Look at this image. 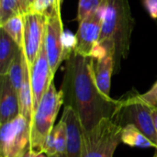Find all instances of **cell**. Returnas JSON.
Listing matches in <instances>:
<instances>
[{
    "label": "cell",
    "mask_w": 157,
    "mask_h": 157,
    "mask_svg": "<svg viewBox=\"0 0 157 157\" xmlns=\"http://www.w3.org/2000/svg\"><path fill=\"white\" fill-rule=\"evenodd\" d=\"M113 121L121 127L127 124L134 125L157 146L154 109L144 102L140 95H132L121 99Z\"/></svg>",
    "instance_id": "5b68a950"
},
{
    "label": "cell",
    "mask_w": 157,
    "mask_h": 157,
    "mask_svg": "<svg viewBox=\"0 0 157 157\" xmlns=\"http://www.w3.org/2000/svg\"><path fill=\"white\" fill-rule=\"evenodd\" d=\"M101 0H79L77 10V21L80 23L99 6Z\"/></svg>",
    "instance_id": "44dd1931"
},
{
    "label": "cell",
    "mask_w": 157,
    "mask_h": 157,
    "mask_svg": "<svg viewBox=\"0 0 157 157\" xmlns=\"http://www.w3.org/2000/svg\"><path fill=\"white\" fill-rule=\"evenodd\" d=\"M62 90L64 103L78 114L84 132L102 119H114L121 100L106 97L98 89L94 75V59L74 53L69 58Z\"/></svg>",
    "instance_id": "6da1fadb"
},
{
    "label": "cell",
    "mask_w": 157,
    "mask_h": 157,
    "mask_svg": "<svg viewBox=\"0 0 157 157\" xmlns=\"http://www.w3.org/2000/svg\"><path fill=\"white\" fill-rule=\"evenodd\" d=\"M154 157H157V150H156V153L155 154V155H154Z\"/></svg>",
    "instance_id": "f1b7e54d"
},
{
    "label": "cell",
    "mask_w": 157,
    "mask_h": 157,
    "mask_svg": "<svg viewBox=\"0 0 157 157\" xmlns=\"http://www.w3.org/2000/svg\"><path fill=\"white\" fill-rule=\"evenodd\" d=\"M107 1L108 0H101L98 9L79 23L77 32L74 39V53L95 59L105 52L103 47L98 46V41Z\"/></svg>",
    "instance_id": "8992f818"
},
{
    "label": "cell",
    "mask_w": 157,
    "mask_h": 157,
    "mask_svg": "<svg viewBox=\"0 0 157 157\" xmlns=\"http://www.w3.org/2000/svg\"><path fill=\"white\" fill-rule=\"evenodd\" d=\"M24 1H25V2H26V4H27V1H26V0H24ZM27 6H28V5H27Z\"/></svg>",
    "instance_id": "f546056e"
},
{
    "label": "cell",
    "mask_w": 157,
    "mask_h": 157,
    "mask_svg": "<svg viewBox=\"0 0 157 157\" xmlns=\"http://www.w3.org/2000/svg\"><path fill=\"white\" fill-rule=\"evenodd\" d=\"M28 13L24 0H0V26L9 18Z\"/></svg>",
    "instance_id": "ac0fdd59"
},
{
    "label": "cell",
    "mask_w": 157,
    "mask_h": 157,
    "mask_svg": "<svg viewBox=\"0 0 157 157\" xmlns=\"http://www.w3.org/2000/svg\"><path fill=\"white\" fill-rule=\"evenodd\" d=\"M121 143L131 147L157 149L156 144H155L138 128H136L132 124H127L122 127Z\"/></svg>",
    "instance_id": "2e32d148"
},
{
    "label": "cell",
    "mask_w": 157,
    "mask_h": 157,
    "mask_svg": "<svg viewBox=\"0 0 157 157\" xmlns=\"http://www.w3.org/2000/svg\"><path fill=\"white\" fill-rule=\"evenodd\" d=\"M144 5L153 18H157V0H143Z\"/></svg>",
    "instance_id": "cb8c5ba5"
},
{
    "label": "cell",
    "mask_w": 157,
    "mask_h": 157,
    "mask_svg": "<svg viewBox=\"0 0 157 157\" xmlns=\"http://www.w3.org/2000/svg\"><path fill=\"white\" fill-rule=\"evenodd\" d=\"M18 100L19 115L24 117L30 125L33 116V95L30 82L29 64L26 59V56L24 58V77L18 92Z\"/></svg>",
    "instance_id": "5bb4252c"
},
{
    "label": "cell",
    "mask_w": 157,
    "mask_h": 157,
    "mask_svg": "<svg viewBox=\"0 0 157 157\" xmlns=\"http://www.w3.org/2000/svg\"><path fill=\"white\" fill-rule=\"evenodd\" d=\"M61 4L46 15L44 42L48 53L49 63L52 75L58 70L62 61L65 58L63 41V28L61 17Z\"/></svg>",
    "instance_id": "ba28073f"
},
{
    "label": "cell",
    "mask_w": 157,
    "mask_h": 157,
    "mask_svg": "<svg viewBox=\"0 0 157 157\" xmlns=\"http://www.w3.org/2000/svg\"><path fill=\"white\" fill-rule=\"evenodd\" d=\"M19 115L18 94L7 75H1L0 85V124L11 121Z\"/></svg>",
    "instance_id": "4fadbf2b"
},
{
    "label": "cell",
    "mask_w": 157,
    "mask_h": 157,
    "mask_svg": "<svg viewBox=\"0 0 157 157\" xmlns=\"http://www.w3.org/2000/svg\"><path fill=\"white\" fill-rule=\"evenodd\" d=\"M2 29L8 34L13 40L23 49L24 47V29H25V19L24 15H18L9 18L3 25L0 26Z\"/></svg>",
    "instance_id": "e0dca14e"
},
{
    "label": "cell",
    "mask_w": 157,
    "mask_h": 157,
    "mask_svg": "<svg viewBox=\"0 0 157 157\" xmlns=\"http://www.w3.org/2000/svg\"><path fill=\"white\" fill-rule=\"evenodd\" d=\"M114 68L115 51L113 49H105L101 55L94 59V75L97 86L108 98H110L111 76Z\"/></svg>",
    "instance_id": "7c38bea8"
},
{
    "label": "cell",
    "mask_w": 157,
    "mask_h": 157,
    "mask_svg": "<svg viewBox=\"0 0 157 157\" xmlns=\"http://www.w3.org/2000/svg\"><path fill=\"white\" fill-rule=\"evenodd\" d=\"M140 98L154 109H157V81L150 90L140 95Z\"/></svg>",
    "instance_id": "603a6c76"
},
{
    "label": "cell",
    "mask_w": 157,
    "mask_h": 157,
    "mask_svg": "<svg viewBox=\"0 0 157 157\" xmlns=\"http://www.w3.org/2000/svg\"><path fill=\"white\" fill-rule=\"evenodd\" d=\"M132 24L127 0L107 1L98 45L107 42H112L115 45V65L121 57L127 56Z\"/></svg>",
    "instance_id": "7a4b0ae2"
},
{
    "label": "cell",
    "mask_w": 157,
    "mask_h": 157,
    "mask_svg": "<svg viewBox=\"0 0 157 157\" xmlns=\"http://www.w3.org/2000/svg\"><path fill=\"white\" fill-rule=\"evenodd\" d=\"M20 49L22 48L0 28V75H7L9 67Z\"/></svg>",
    "instance_id": "9a60e30c"
},
{
    "label": "cell",
    "mask_w": 157,
    "mask_h": 157,
    "mask_svg": "<svg viewBox=\"0 0 157 157\" xmlns=\"http://www.w3.org/2000/svg\"><path fill=\"white\" fill-rule=\"evenodd\" d=\"M55 132V156L66 157V131L64 122L60 120L53 127Z\"/></svg>",
    "instance_id": "ffe728a7"
},
{
    "label": "cell",
    "mask_w": 157,
    "mask_h": 157,
    "mask_svg": "<svg viewBox=\"0 0 157 157\" xmlns=\"http://www.w3.org/2000/svg\"><path fill=\"white\" fill-rule=\"evenodd\" d=\"M30 131L27 120L18 115L9 122L1 124V157H23L30 147Z\"/></svg>",
    "instance_id": "52a82bcc"
},
{
    "label": "cell",
    "mask_w": 157,
    "mask_h": 157,
    "mask_svg": "<svg viewBox=\"0 0 157 157\" xmlns=\"http://www.w3.org/2000/svg\"><path fill=\"white\" fill-rule=\"evenodd\" d=\"M24 58H25L24 50L20 49L16 58L12 62L7 73V75L9 76V79L14 88L17 92V94L21 87L23 77H24Z\"/></svg>",
    "instance_id": "d6986e66"
},
{
    "label": "cell",
    "mask_w": 157,
    "mask_h": 157,
    "mask_svg": "<svg viewBox=\"0 0 157 157\" xmlns=\"http://www.w3.org/2000/svg\"><path fill=\"white\" fill-rule=\"evenodd\" d=\"M81 157H86L85 152H84V144H83V147H82V155H81Z\"/></svg>",
    "instance_id": "83f0119b"
},
{
    "label": "cell",
    "mask_w": 157,
    "mask_h": 157,
    "mask_svg": "<svg viewBox=\"0 0 157 157\" xmlns=\"http://www.w3.org/2000/svg\"><path fill=\"white\" fill-rule=\"evenodd\" d=\"M24 53L29 66L37 58L44 40L46 16L28 12L24 14Z\"/></svg>",
    "instance_id": "30bf717a"
},
{
    "label": "cell",
    "mask_w": 157,
    "mask_h": 157,
    "mask_svg": "<svg viewBox=\"0 0 157 157\" xmlns=\"http://www.w3.org/2000/svg\"><path fill=\"white\" fill-rule=\"evenodd\" d=\"M61 120L65 124L66 157H81L84 144V130L76 111L65 105Z\"/></svg>",
    "instance_id": "8fae6325"
},
{
    "label": "cell",
    "mask_w": 157,
    "mask_h": 157,
    "mask_svg": "<svg viewBox=\"0 0 157 157\" xmlns=\"http://www.w3.org/2000/svg\"><path fill=\"white\" fill-rule=\"evenodd\" d=\"M62 0H36L29 7L28 12L47 15L50 13L55 6L61 4Z\"/></svg>",
    "instance_id": "7402d4cb"
},
{
    "label": "cell",
    "mask_w": 157,
    "mask_h": 157,
    "mask_svg": "<svg viewBox=\"0 0 157 157\" xmlns=\"http://www.w3.org/2000/svg\"><path fill=\"white\" fill-rule=\"evenodd\" d=\"M23 157H49L47 155H45L44 153H40V154H36L33 153L31 151H29Z\"/></svg>",
    "instance_id": "d4e9b609"
},
{
    "label": "cell",
    "mask_w": 157,
    "mask_h": 157,
    "mask_svg": "<svg viewBox=\"0 0 157 157\" xmlns=\"http://www.w3.org/2000/svg\"><path fill=\"white\" fill-rule=\"evenodd\" d=\"M27 1V5H28V10H29V7L36 1V0H26Z\"/></svg>",
    "instance_id": "4316f807"
},
{
    "label": "cell",
    "mask_w": 157,
    "mask_h": 157,
    "mask_svg": "<svg viewBox=\"0 0 157 157\" xmlns=\"http://www.w3.org/2000/svg\"><path fill=\"white\" fill-rule=\"evenodd\" d=\"M154 119H155V125L157 134V109H154Z\"/></svg>",
    "instance_id": "484cf974"
},
{
    "label": "cell",
    "mask_w": 157,
    "mask_h": 157,
    "mask_svg": "<svg viewBox=\"0 0 157 157\" xmlns=\"http://www.w3.org/2000/svg\"><path fill=\"white\" fill-rule=\"evenodd\" d=\"M62 2H63V0H62Z\"/></svg>",
    "instance_id": "4dcf8cb0"
},
{
    "label": "cell",
    "mask_w": 157,
    "mask_h": 157,
    "mask_svg": "<svg viewBox=\"0 0 157 157\" xmlns=\"http://www.w3.org/2000/svg\"><path fill=\"white\" fill-rule=\"evenodd\" d=\"M29 72H30V82H31L32 95H33V115H34L43 95L48 90L49 86L54 77L51 70L44 40L37 58L35 59L34 63L29 66Z\"/></svg>",
    "instance_id": "9c48e42d"
},
{
    "label": "cell",
    "mask_w": 157,
    "mask_h": 157,
    "mask_svg": "<svg viewBox=\"0 0 157 157\" xmlns=\"http://www.w3.org/2000/svg\"><path fill=\"white\" fill-rule=\"evenodd\" d=\"M122 127L109 118L102 119L90 131L84 132L86 157H113L121 143Z\"/></svg>",
    "instance_id": "277c9868"
},
{
    "label": "cell",
    "mask_w": 157,
    "mask_h": 157,
    "mask_svg": "<svg viewBox=\"0 0 157 157\" xmlns=\"http://www.w3.org/2000/svg\"><path fill=\"white\" fill-rule=\"evenodd\" d=\"M63 103V92L62 89L59 91L56 89L52 80L48 90L43 95L29 125V151L36 154L43 153L46 138L53 129L54 121Z\"/></svg>",
    "instance_id": "3957f363"
}]
</instances>
